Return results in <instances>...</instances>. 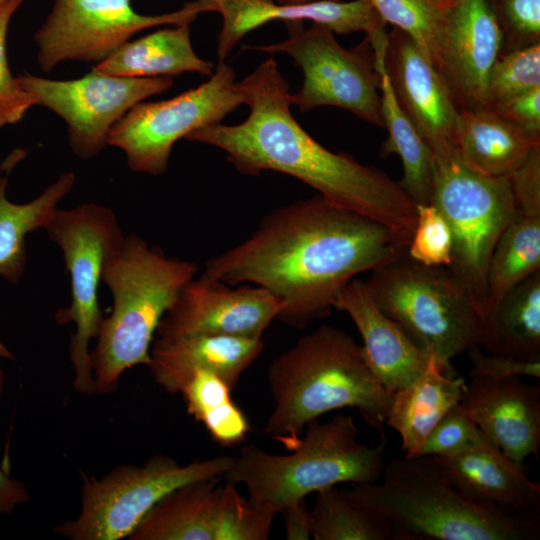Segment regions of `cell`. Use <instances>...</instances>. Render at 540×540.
<instances>
[{"mask_svg": "<svg viewBox=\"0 0 540 540\" xmlns=\"http://www.w3.org/2000/svg\"><path fill=\"white\" fill-rule=\"evenodd\" d=\"M407 246L387 226L317 195L265 214L248 238L210 258L201 276L265 288L282 303L277 319L303 329L328 316L358 274Z\"/></svg>", "mask_w": 540, "mask_h": 540, "instance_id": "1", "label": "cell"}, {"mask_svg": "<svg viewBox=\"0 0 540 540\" xmlns=\"http://www.w3.org/2000/svg\"><path fill=\"white\" fill-rule=\"evenodd\" d=\"M249 106L245 121L201 127L185 139L223 150L242 174L275 171L292 176L334 205L371 218L409 244L416 204L385 172L334 153L313 139L291 113L289 85L273 57L236 82Z\"/></svg>", "mask_w": 540, "mask_h": 540, "instance_id": "2", "label": "cell"}, {"mask_svg": "<svg viewBox=\"0 0 540 540\" xmlns=\"http://www.w3.org/2000/svg\"><path fill=\"white\" fill-rule=\"evenodd\" d=\"M267 380L274 406L263 431L288 451L309 422L333 410L355 408L367 425H385L392 394L362 345L336 327L321 325L300 337L270 363Z\"/></svg>", "mask_w": 540, "mask_h": 540, "instance_id": "3", "label": "cell"}, {"mask_svg": "<svg viewBox=\"0 0 540 540\" xmlns=\"http://www.w3.org/2000/svg\"><path fill=\"white\" fill-rule=\"evenodd\" d=\"M382 482L348 493L388 523L393 540H531L538 518L474 501L455 488L432 455L395 458Z\"/></svg>", "mask_w": 540, "mask_h": 540, "instance_id": "4", "label": "cell"}, {"mask_svg": "<svg viewBox=\"0 0 540 540\" xmlns=\"http://www.w3.org/2000/svg\"><path fill=\"white\" fill-rule=\"evenodd\" d=\"M197 269L194 262L168 257L135 234L125 236L110 254L102 281L113 308L90 353L95 394L115 392L126 370L148 366L161 318Z\"/></svg>", "mask_w": 540, "mask_h": 540, "instance_id": "5", "label": "cell"}, {"mask_svg": "<svg viewBox=\"0 0 540 540\" xmlns=\"http://www.w3.org/2000/svg\"><path fill=\"white\" fill-rule=\"evenodd\" d=\"M387 440L369 446L358 441L354 419L339 414L327 422H309L288 454H272L256 445L242 448L223 479L246 487L249 498L278 513L287 504L339 483H375L385 467Z\"/></svg>", "mask_w": 540, "mask_h": 540, "instance_id": "6", "label": "cell"}, {"mask_svg": "<svg viewBox=\"0 0 540 540\" xmlns=\"http://www.w3.org/2000/svg\"><path fill=\"white\" fill-rule=\"evenodd\" d=\"M379 308L447 371L478 344L482 317L466 287L446 266H427L407 251L372 270L366 281Z\"/></svg>", "mask_w": 540, "mask_h": 540, "instance_id": "7", "label": "cell"}, {"mask_svg": "<svg viewBox=\"0 0 540 540\" xmlns=\"http://www.w3.org/2000/svg\"><path fill=\"white\" fill-rule=\"evenodd\" d=\"M433 154L430 204L452 234L447 268L466 287L483 317L492 251L512 220L515 200L508 177H492L466 166L455 147Z\"/></svg>", "mask_w": 540, "mask_h": 540, "instance_id": "8", "label": "cell"}, {"mask_svg": "<svg viewBox=\"0 0 540 540\" xmlns=\"http://www.w3.org/2000/svg\"><path fill=\"white\" fill-rule=\"evenodd\" d=\"M234 456L180 464L157 454L142 465L121 464L97 478L81 472L79 514L54 527L70 540L128 538L150 509L171 490L198 480L223 478Z\"/></svg>", "mask_w": 540, "mask_h": 540, "instance_id": "9", "label": "cell"}, {"mask_svg": "<svg viewBox=\"0 0 540 540\" xmlns=\"http://www.w3.org/2000/svg\"><path fill=\"white\" fill-rule=\"evenodd\" d=\"M44 230L61 249L70 277L71 303L59 309L54 318L58 324L75 325L69 345V360L74 371L72 384L78 393L93 395L89 344L97 338L104 318L98 289L107 258L125 236L115 213L95 203L68 210L58 208Z\"/></svg>", "mask_w": 540, "mask_h": 540, "instance_id": "10", "label": "cell"}, {"mask_svg": "<svg viewBox=\"0 0 540 540\" xmlns=\"http://www.w3.org/2000/svg\"><path fill=\"white\" fill-rule=\"evenodd\" d=\"M289 37L279 43L249 46L265 53H286L303 72L301 88L292 94L301 112L321 106L350 111L358 118L384 128L381 109L380 75L368 37L352 49L343 48L333 32L312 23H286Z\"/></svg>", "mask_w": 540, "mask_h": 540, "instance_id": "11", "label": "cell"}, {"mask_svg": "<svg viewBox=\"0 0 540 540\" xmlns=\"http://www.w3.org/2000/svg\"><path fill=\"white\" fill-rule=\"evenodd\" d=\"M244 103L234 70L219 62L209 80L171 99L139 102L111 129L107 144L121 149L134 172H166L174 144L196 129L220 123Z\"/></svg>", "mask_w": 540, "mask_h": 540, "instance_id": "12", "label": "cell"}, {"mask_svg": "<svg viewBox=\"0 0 540 540\" xmlns=\"http://www.w3.org/2000/svg\"><path fill=\"white\" fill-rule=\"evenodd\" d=\"M203 12L201 0L160 15L137 13L131 0H54L34 34L37 61L44 72L70 60L100 63L137 32L165 24H190Z\"/></svg>", "mask_w": 540, "mask_h": 540, "instance_id": "13", "label": "cell"}, {"mask_svg": "<svg viewBox=\"0 0 540 540\" xmlns=\"http://www.w3.org/2000/svg\"><path fill=\"white\" fill-rule=\"evenodd\" d=\"M26 92L67 124L69 145L81 159L97 156L113 126L137 103L173 86L171 77H122L92 70L73 80L30 73L16 76Z\"/></svg>", "mask_w": 540, "mask_h": 540, "instance_id": "14", "label": "cell"}, {"mask_svg": "<svg viewBox=\"0 0 540 540\" xmlns=\"http://www.w3.org/2000/svg\"><path fill=\"white\" fill-rule=\"evenodd\" d=\"M281 309V301L263 287H235L200 275L179 292L156 334L162 339L193 335L262 339Z\"/></svg>", "mask_w": 540, "mask_h": 540, "instance_id": "15", "label": "cell"}, {"mask_svg": "<svg viewBox=\"0 0 540 540\" xmlns=\"http://www.w3.org/2000/svg\"><path fill=\"white\" fill-rule=\"evenodd\" d=\"M501 45L500 29L486 0L448 5L431 62L459 110L486 106L487 79Z\"/></svg>", "mask_w": 540, "mask_h": 540, "instance_id": "16", "label": "cell"}, {"mask_svg": "<svg viewBox=\"0 0 540 540\" xmlns=\"http://www.w3.org/2000/svg\"><path fill=\"white\" fill-rule=\"evenodd\" d=\"M383 62L399 107L432 153L454 146L459 109L427 54L393 27L387 33Z\"/></svg>", "mask_w": 540, "mask_h": 540, "instance_id": "17", "label": "cell"}, {"mask_svg": "<svg viewBox=\"0 0 540 540\" xmlns=\"http://www.w3.org/2000/svg\"><path fill=\"white\" fill-rule=\"evenodd\" d=\"M206 12H217L223 24L217 54L224 62L236 44L250 31L274 21H311L338 34L364 32L370 41L386 34V23L364 0H318L281 4L274 0H202Z\"/></svg>", "mask_w": 540, "mask_h": 540, "instance_id": "18", "label": "cell"}, {"mask_svg": "<svg viewBox=\"0 0 540 540\" xmlns=\"http://www.w3.org/2000/svg\"><path fill=\"white\" fill-rule=\"evenodd\" d=\"M461 405L478 428L510 459L523 463L540 447V387L521 376L471 378Z\"/></svg>", "mask_w": 540, "mask_h": 540, "instance_id": "19", "label": "cell"}, {"mask_svg": "<svg viewBox=\"0 0 540 540\" xmlns=\"http://www.w3.org/2000/svg\"><path fill=\"white\" fill-rule=\"evenodd\" d=\"M335 309L346 312L354 322L366 359L390 394L424 372L431 356L379 308L365 281L351 280L340 292Z\"/></svg>", "mask_w": 540, "mask_h": 540, "instance_id": "20", "label": "cell"}, {"mask_svg": "<svg viewBox=\"0 0 540 540\" xmlns=\"http://www.w3.org/2000/svg\"><path fill=\"white\" fill-rule=\"evenodd\" d=\"M433 457L446 479L474 501L521 514L539 512V482L531 481L523 463L507 457L488 437L469 449Z\"/></svg>", "mask_w": 540, "mask_h": 540, "instance_id": "21", "label": "cell"}, {"mask_svg": "<svg viewBox=\"0 0 540 540\" xmlns=\"http://www.w3.org/2000/svg\"><path fill=\"white\" fill-rule=\"evenodd\" d=\"M264 350L262 339L193 335L155 339L148 368L169 394L180 393L196 370L220 377L231 389Z\"/></svg>", "mask_w": 540, "mask_h": 540, "instance_id": "22", "label": "cell"}, {"mask_svg": "<svg viewBox=\"0 0 540 540\" xmlns=\"http://www.w3.org/2000/svg\"><path fill=\"white\" fill-rule=\"evenodd\" d=\"M465 385L431 356L419 377L392 394L385 425L400 435L404 456L418 455L434 426L461 401Z\"/></svg>", "mask_w": 540, "mask_h": 540, "instance_id": "23", "label": "cell"}, {"mask_svg": "<svg viewBox=\"0 0 540 540\" xmlns=\"http://www.w3.org/2000/svg\"><path fill=\"white\" fill-rule=\"evenodd\" d=\"M453 145L470 169L487 176L508 177L540 140L484 106L459 110Z\"/></svg>", "mask_w": 540, "mask_h": 540, "instance_id": "24", "label": "cell"}, {"mask_svg": "<svg viewBox=\"0 0 540 540\" xmlns=\"http://www.w3.org/2000/svg\"><path fill=\"white\" fill-rule=\"evenodd\" d=\"M221 478L183 484L163 496L128 540H218Z\"/></svg>", "mask_w": 540, "mask_h": 540, "instance_id": "25", "label": "cell"}, {"mask_svg": "<svg viewBox=\"0 0 540 540\" xmlns=\"http://www.w3.org/2000/svg\"><path fill=\"white\" fill-rule=\"evenodd\" d=\"M477 345L487 354L540 359V270L510 289L482 318Z\"/></svg>", "mask_w": 540, "mask_h": 540, "instance_id": "26", "label": "cell"}, {"mask_svg": "<svg viewBox=\"0 0 540 540\" xmlns=\"http://www.w3.org/2000/svg\"><path fill=\"white\" fill-rule=\"evenodd\" d=\"M93 69L122 77H171L184 72L211 76L213 64L195 53L190 24L185 23L127 41Z\"/></svg>", "mask_w": 540, "mask_h": 540, "instance_id": "27", "label": "cell"}, {"mask_svg": "<svg viewBox=\"0 0 540 540\" xmlns=\"http://www.w3.org/2000/svg\"><path fill=\"white\" fill-rule=\"evenodd\" d=\"M9 172L0 177V277L10 283L22 278L26 262V238L44 229L58 204L75 184L73 172L61 174L33 200L17 204L6 195Z\"/></svg>", "mask_w": 540, "mask_h": 540, "instance_id": "28", "label": "cell"}, {"mask_svg": "<svg viewBox=\"0 0 540 540\" xmlns=\"http://www.w3.org/2000/svg\"><path fill=\"white\" fill-rule=\"evenodd\" d=\"M380 75L381 109L387 139L380 148V157L397 154L403 165L401 187L416 205L430 204L433 185V154L399 107L384 68V55H374Z\"/></svg>", "mask_w": 540, "mask_h": 540, "instance_id": "29", "label": "cell"}, {"mask_svg": "<svg viewBox=\"0 0 540 540\" xmlns=\"http://www.w3.org/2000/svg\"><path fill=\"white\" fill-rule=\"evenodd\" d=\"M538 270L540 215L516 210L489 260L483 317L510 289Z\"/></svg>", "mask_w": 540, "mask_h": 540, "instance_id": "30", "label": "cell"}, {"mask_svg": "<svg viewBox=\"0 0 540 540\" xmlns=\"http://www.w3.org/2000/svg\"><path fill=\"white\" fill-rule=\"evenodd\" d=\"M231 391L220 377L207 370L194 371L180 391L187 413L224 447L239 445L250 432L249 421L233 402Z\"/></svg>", "mask_w": 540, "mask_h": 540, "instance_id": "31", "label": "cell"}, {"mask_svg": "<svg viewBox=\"0 0 540 540\" xmlns=\"http://www.w3.org/2000/svg\"><path fill=\"white\" fill-rule=\"evenodd\" d=\"M309 510L311 537L315 540H391V529L379 514L357 502L336 485L316 492Z\"/></svg>", "mask_w": 540, "mask_h": 540, "instance_id": "32", "label": "cell"}, {"mask_svg": "<svg viewBox=\"0 0 540 540\" xmlns=\"http://www.w3.org/2000/svg\"><path fill=\"white\" fill-rule=\"evenodd\" d=\"M364 1L374 8L386 24L407 33L431 60L450 3L444 0Z\"/></svg>", "mask_w": 540, "mask_h": 540, "instance_id": "33", "label": "cell"}, {"mask_svg": "<svg viewBox=\"0 0 540 540\" xmlns=\"http://www.w3.org/2000/svg\"><path fill=\"white\" fill-rule=\"evenodd\" d=\"M540 86V43L499 54L488 75L486 106Z\"/></svg>", "mask_w": 540, "mask_h": 540, "instance_id": "34", "label": "cell"}, {"mask_svg": "<svg viewBox=\"0 0 540 540\" xmlns=\"http://www.w3.org/2000/svg\"><path fill=\"white\" fill-rule=\"evenodd\" d=\"M221 526L219 540H266L278 513L242 496L236 484L227 481L219 485Z\"/></svg>", "mask_w": 540, "mask_h": 540, "instance_id": "35", "label": "cell"}, {"mask_svg": "<svg viewBox=\"0 0 540 540\" xmlns=\"http://www.w3.org/2000/svg\"><path fill=\"white\" fill-rule=\"evenodd\" d=\"M417 219L407 254L427 266H449L452 234L439 210L433 204L416 205Z\"/></svg>", "mask_w": 540, "mask_h": 540, "instance_id": "36", "label": "cell"}, {"mask_svg": "<svg viewBox=\"0 0 540 540\" xmlns=\"http://www.w3.org/2000/svg\"><path fill=\"white\" fill-rule=\"evenodd\" d=\"M498 23L501 52L540 43V0H486Z\"/></svg>", "mask_w": 540, "mask_h": 540, "instance_id": "37", "label": "cell"}, {"mask_svg": "<svg viewBox=\"0 0 540 540\" xmlns=\"http://www.w3.org/2000/svg\"><path fill=\"white\" fill-rule=\"evenodd\" d=\"M486 438L459 402L434 426L418 455H450L476 446Z\"/></svg>", "mask_w": 540, "mask_h": 540, "instance_id": "38", "label": "cell"}, {"mask_svg": "<svg viewBox=\"0 0 540 540\" xmlns=\"http://www.w3.org/2000/svg\"><path fill=\"white\" fill-rule=\"evenodd\" d=\"M24 0H7L0 6V128L19 122L36 99L21 88L10 71L6 38L11 18Z\"/></svg>", "mask_w": 540, "mask_h": 540, "instance_id": "39", "label": "cell"}, {"mask_svg": "<svg viewBox=\"0 0 540 540\" xmlns=\"http://www.w3.org/2000/svg\"><path fill=\"white\" fill-rule=\"evenodd\" d=\"M467 353L472 363V368L468 372L470 378L502 379L511 376L540 378V359L524 361L506 356L485 354L478 345L472 346Z\"/></svg>", "mask_w": 540, "mask_h": 540, "instance_id": "40", "label": "cell"}, {"mask_svg": "<svg viewBox=\"0 0 540 540\" xmlns=\"http://www.w3.org/2000/svg\"><path fill=\"white\" fill-rule=\"evenodd\" d=\"M508 180L516 210L540 215V145L531 150L525 161L508 176Z\"/></svg>", "mask_w": 540, "mask_h": 540, "instance_id": "41", "label": "cell"}, {"mask_svg": "<svg viewBox=\"0 0 540 540\" xmlns=\"http://www.w3.org/2000/svg\"><path fill=\"white\" fill-rule=\"evenodd\" d=\"M488 108L540 140V86Z\"/></svg>", "mask_w": 540, "mask_h": 540, "instance_id": "42", "label": "cell"}, {"mask_svg": "<svg viewBox=\"0 0 540 540\" xmlns=\"http://www.w3.org/2000/svg\"><path fill=\"white\" fill-rule=\"evenodd\" d=\"M0 355V396L4 386V374ZM30 494L24 482L12 478L0 467V516L12 514L19 506L28 503Z\"/></svg>", "mask_w": 540, "mask_h": 540, "instance_id": "43", "label": "cell"}, {"mask_svg": "<svg viewBox=\"0 0 540 540\" xmlns=\"http://www.w3.org/2000/svg\"><path fill=\"white\" fill-rule=\"evenodd\" d=\"M279 513L284 519L286 539L308 540L311 538L309 510L305 499L287 504Z\"/></svg>", "mask_w": 540, "mask_h": 540, "instance_id": "44", "label": "cell"}, {"mask_svg": "<svg viewBox=\"0 0 540 540\" xmlns=\"http://www.w3.org/2000/svg\"><path fill=\"white\" fill-rule=\"evenodd\" d=\"M311 1H318V0H277V2L281 4H300V3H307ZM332 1H341V0H332Z\"/></svg>", "mask_w": 540, "mask_h": 540, "instance_id": "45", "label": "cell"}, {"mask_svg": "<svg viewBox=\"0 0 540 540\" xmlns=\"http://www.w3.org/2000/svg\"><path fill=\"white\" fill-rule=\"evenodd\" d=\"M6 1H7V0H0V6H1L4 2H6Z\"/></svg>", "mask_w": 540, "mask_h": 540, "instance_id": "46", "label": "cell"}, {"mask_svg": "<svg viewBox=\"0 0 540 540\" xmlns=\"http://www.w3.org/2000/svg\"><path fill=\"white\" fill-rule=\"evenodd\" d=\"M444 1H446V2H448V3H451V2H453V1H455V0H444Z\"/></svg>", "mask_w": 540, "mask_h": 540, "instance_id": "47", "label": "cell"}]
</instances>
